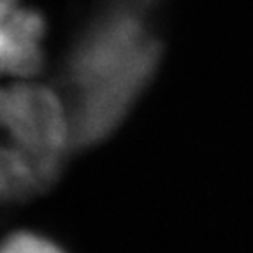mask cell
Instances as JSON below:
<instances>
[{"label":"cell","instance_id":"3957f363","mask_svg":"<svg viewBox=\"0 0 253 253\" xmlns=\"http://www.w3.org/2000/svg\"><path fill=\"white\" fill-rule=\"evenodd\" d=\"M46 23L21 0H0V78L30 79L42 67Z\"/></svg>","mask_w":253,"mask_h":253},{"label":"cell","instance_id":"7a4b0ae2","mask_svg":"<svg viewBox=\"0 0 253 253\" xmlns=\"http://www.w3.org/2000/svg\"><path fill=\"white\" fill-rule=\"evenodd\" d=\"M72 144L67 106L30 79L0 84V204L42 195Z\"/></svg>","mask_w":253,"mask_h":253},{"label":"cell","instance_id":"277c9868","mask_svg":"<svg viewBox=\"0 0 253 253\" xmlns=\"http://www.w3.org/2000/svg\"><path fill=\"white\" fill-rule=\"evenodd\" d=\"M0 253H65L51 239L28 230H18L0 241Z\"/></svg>","mask_w":253,"mask_h":253},{"label":"cell","instance_id":"6da1fadb","mask_svg":"<svg viewBox=\"0 0 253 253\" xmlns=\"http://www.w3.org/2000/svg\"><path fill=\"white\" fill-rule=\"evenodd\" d=\"M151 0H118L83 36L69 60L72 144L88 146L115 130L150 83L160 46L141 14Z\"/></svg>","mask_w":253,"mask_h":253}]
</instances>
